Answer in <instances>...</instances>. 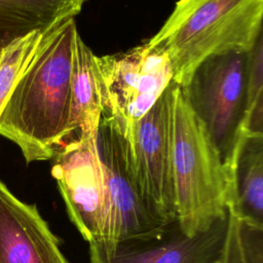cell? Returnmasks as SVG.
Instances as JSON below:
<instances>
[{
	"label": "cell",
	"mask_w": 263,
	"mask_h": 263,
	"mask_svg": "<svg viewBox=\"0 0 263 263\" xmlns=\"http://www.w3.org/2000/svg\"><path fill=\"white\" fill-rule=\"evenodd\" d=\"M0 263H69L35 204L0 180Z\"/></svg>",
	"instance_id": "obj_10"
},
{
	"label": "cell",
	"mask_w": 263,
	"mask_h": 263,
	"mask_svg": "<svg viewBox=\"0 0 263 263\" xmlns=\"http://www.w3.org/2000/svg\"><path fill=\"white\" fill-rule=\"evenodd\" d=\"M262 20L263 0H179L145 44L167 55L173 81L183 86L205 59L248 52L262 35Z\"/></svg>",
	"instance_id": "obj_2"
},
{
	"label": "cell",
	"mask_w": 263,
	"mask_h": 263,
	"mask_svg": "<svg viewBox=\"0 0 263 263\" xmlns=\"http://www.w3.org/2000/svg\"><path fill=\"white\" fill-rule=\"evenodd\" d=\"M43 33L35 31L0 51V115L18 79L32 60Z\"/></svg>",
	"instance_id": "obj_14"
},
{
	"label": "cell",
	"mask_w": 263,
	"mask_h": 263,
	"mask_svg": "<svg viewBox=\"0 0 263 263\" xmlns=\"http://www.w3.org/2000/svg\"><path fill=\"white\" fill-rule=\"evenodd\" d=\"M176 218L188 235L206 230L228 213L230 172L178 85L172 132Z\"/></svg>",
	"instance_id": "obj_3"
},
{
	"label": "cell",
	"mask_w": 263,
	"mask_h": 263,
	"mask_svg": "<svg viewBox=\"0 0 263 263\" xmlns=\"http://www.w3.org/2000/svg\"><path fill=\"white\" fill-rule=\"evenodd\" d=\"M263 35L247 52V112L242 130L263 134Z\"/></svg>",
	"instance_id": "obj_15"
},
{
	"label": "cell",
	"mask_w": 263,
	"mask_h": 263,
	"mask_svg": "<svg viewBox=\"0 0 263 263\" xmlns=\"http://www.w3.org/2000/svg\"><path fill=\"white\" fill-rule=\"evenodd\" d=\"M85 0H0V51L38 31L45 33L81 11Z\"/></svg>",
	"instance_id": "obj_13"
},
{
	"label": "cell",
	"mask_w": 263,
	"mask_h": 263,
	"mask_svg": "<svg viewBox=\"0 0 263 263\" xmlns=\"http://www.w3.org/2000/svg\"><path fill=\"white\" fill-rule=\"evenodd\" d=\"M75 18L43 33L1 115L0 136L13 142L27 163L52 159L68 134Z\"/></svg>",
	"instance_id": "obj_1"
},
{
	"label": "cell",
	"mask_w": 263,
	"mask_h": 263,
	"mask_svg": "<svg viewBox=\"0 0 263 263\" xmlns=\"http://www.w3.org/2000/svg\"><path fill=\"white\" fill-rule=\"evenodd\" d=\"M108 214L105 242L151 235L164 224L149 206L138 181L129 143L115 121L101 116L96 133Z\"/></svg>",
	"instance_id": "obj_5"
},
{
	"label": "cell",
	"mask_w": 263,
	"mask_h": 263,
	"mask_svg": "<svg viewBox=\"0 0 263 263\" xmlns=\"http://www.w3.org/2000/svg\"><path fill=\"white\" fill-rule=\"evenodd\" d=\"M52 159L51 175L70 220L86 241L103 239L108 206L96 136L63 144Z\"/></svg>",
	"instance_id": "obj_9"
},
{
	"label": "cell",
	"mask_w": 263,
	"mask_h": 263,
	"mask_svg": "<svg viewBox=\"0 0 263 263\" xmlns=\"http://www.w3.org/2000/svg\"><path fill=\"white\" fill-rule=\"evenodd\" d=\"M228 212L263 227V134L241 132L230 166Z\"/></svg>",
	"instance_id": "obj_11"
},
{
	"label": "cell",
	"mask_w": 263,
	"mask_h": 263,
	"mask_svg": "<svg viewBox=\"0 0 263 263\" xmlns=\"http://www.w3.org/2000/svg\"><path fill=\"white\" fill-rule=\"evenodd\" d=\"M180 89L230 172L247 112V52L205 59Z\"/></svg>",
	"instance_id": "obj_4"
},
{
	"label": "cell",
	"mask_w": 263,
	"mask_h": 263,
	"mask_svg": "<svg viewBox=\"0 0 263 263\" xmlns=\"http://www.w3.org/2000/svg\"><path fill=\"white\" fill-rule=\"evenodd\" d=\"M228 226L229 212L206 230L188 235L175 218L151 235L88 242L89 263H220Z\"/></svg>",
	"instance_id": "obj_8"
},
{
	"label": "cell",
	"mask_w": 263,
	"mask_h": 263,
	"mask_svg": "<svg viewBox=\"0 0 263 263\" xmlns=\"http://www.w3.org/2000/svg\"><path fill=\"white\" fill-rule=\"evenodd\" d=\"M235 234L241 262L263 263V227L235 219Z\"/></svg>",
	"instance_id": "obj_16"
},
{
	"label": "cell",
	"mask_w": 263,
	"mask_h": 263,
	"mask_svg": "<svg viewBox=\"0 0 263 263\" xmlns=\"http://www.w3.org/2000/svg\"><path fill=\"white\" fill-rule=\"evenodd\" d=\"M102 114V83L96 54L77 33L72 55L68 134L63 144L96 136Z\"/></svg>",
	"instance_id": "obj_12"
},
{
	"label": "cell",
	"mask_w": 263,
	"mask_h": 263,
	"mask_svg": "<svg viewBox=\"0 0 263 263\" xmlns=\"http://www.w3.org/2000/svg\"><path fill=\"white\" fill-rule=\"evenodd\" d=\"M220 263H242L239 257L236 234H235V219L229 213V226L227 232V238L225 243V250Z\"/></svg>",
	"instance_id": "obj_17"
},
{
	"label": "cell",
	"mask_w": 263,
	"mask_h": 263,
	"mask_svg": "<svg viewBox=\"0 0 263 263\" xmlns=\"http://www.w3.org/2000/svg\"><path fill=\"white\" fill-rule=\"evenodd\" d=\"M102 83L103 116L112 118L128 139L130 130L173 82L167 55L145 43L132 49L96 55Z\"/></svg>",
	"instance_id": "obj_6"
},
{
	"label": "cell",
	"mask_w": 263,
	"mask_h": 263,
	"mask_svg": "<svg viewBox=\"0 0 263 263\" xmlns=\"http://www.w3.org/2000/svg\"><path fill=\"white\" fill-rule=\"evenodd\" d=\"M174 81L153 107L134 124L127 139L142 192L163 222L176 218L173 170L172 132L175 93Z\"/></svg>",
	"instance_id": "obj_7"
}]
</instances>
